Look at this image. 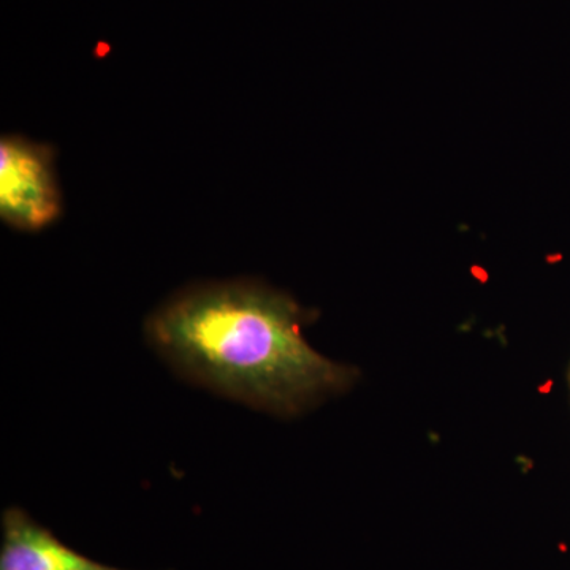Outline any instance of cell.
<instances>
[{
  "instance_id": "6da1fadb",
  "label": "cell",
  "mask_w": 570,
  "mask_h": 570,
  "mask_svg": "<svg viewBox=\"0 0 570 570\" xmlns=\"http://www.w3.org/2000/svg\"><path fill=\"white\" fill-rule=\"evenodd\" d=\"M309 314L249 281L195 285L146 322L149 343L179 376L288 417L351 387L355 370L309 346Z\"/></svg>"
},
{
  "instance_id": "7a4b0ae2",
  "label": "cell",
  "mask_w": 570,
  "mask_h": 570,
  "mask_svg": "<svg viewBox=\"0 0 570 570\" xmlns=\"http://www.w3.org/2000/svg\"><path fill=\"white\" fill-rule=\"evenodd\" d=\"M62 197L50 146L22 137L0 141V217L10 227L39 232L56 223Z\"/></svg>"
},
{
  "instance_id": "3957f363",
  "label": "cell",
  "mask_w": 570,
  "mask_h": 570,
  "mask_svg": "<svg viewBox=\"0 0 570 570\" xmlns=\"http://www.w3.org/2000/svg\"><path fill=\"white\" fill-rule=\"evenodd\" d=\"M0 570H124L102 564L66 546L28 512L2 513Z\"/></svg>"
}]
</instances>
